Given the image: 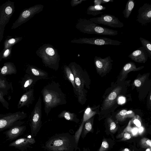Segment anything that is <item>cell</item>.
<instances>
[{
	"instance_id": "obj_17",
	"label": "cell",
	"mask_w": 151,
	"mask_h": 151,
	"mask_svg": "<svg viewBox=\"0 0 151 151\" xmlns=\"http://www.w3.org/2000/svg\"><path fill=\"white\" fill-rule=\"evenodd\" d=\"M26 73L38 81L46 79L48 77V73L46 72L33 66L28 67L26 70Z\"/></svg>"
},
{
	"instance_id": "obj_16",
	"label": "cell",
	"mask_w": 151,
	"mask_h": 151,
	"mask_svg": "<svg viewBox=\"0 0 151 151\" xmlns=\"http://www.w3.org/2000/svg\"><path fill=\"white\" fill-rule=\"evenodd\" d=\"M122 89V87L118 86L111 92L104 101L102 106L103 109H107L113 106L117 96L121 91Z\"/></svg>"
},
{
	"instance_id": "obj_3",
	"label": "cell",
	"mask_w": 151,
	"mask_h": 151,
	"mask_svg": "<svg viewBox=\"0 0 151 151\" xmlns=\"http://www.w3.org/2000/svg\"><path fill=\"white\" fill-rule=\"evenodd\" d=\"M68 66L74 75L75 83L77 89L76 97L79 103L83 105L86 100V91L84 88L87 87L88 81L86 73L81 67L75 62L70 63Z\"/></svg>"
},
{
	"instance_id": "obj_28",
	"label": "cell",
	"mask_w": 151,
	"mask_h": 151,
	"mask_svg": "<svg viewBox=\"0 0 151 151\" xmlns=\"http://www.w3.org/2000/svg\"><path fill=\"white\" fill-rule=\"evenodd\" d=\"M92 125L91 118L87 120L84 123L81 136L83 139L88 133L92 131Z\"/></svg>"
},
{
	"instance_id": "obj_38",
	"label": "cell",
	"mask_w": 151,
	"mask_h": 151,
	"mask_svg": "<svg viewBox=\"0 0 151 151\" xmlns=\"http://www.w3.org/2000/svg\"><path fill=\"white\" fill-rule=\"evenodd\" d=\"M119 103L120 104H122L125 101V98L123 97H120L119 98Z\"/></svg>"
},
{
	"instance_id": "obj_46",
	"label": "cell",
	"mask_w": 151,
	"mask_h": 151,
	"mask_svg": "<svg viewBox=\"0 0 151 151\" xmlns=\"http://www.w3.org/2000/svg\"><path fill=\"white\" fill-rule=\"evenodd\" d=\"M82 151H90L89 149L87 148H83Z\"/></svg>"
},
{
	"instance_id": "obj_25",
	"label": "cell",
	"mask_w": 151,
	"mask_h": 151,
	"mask_svg": "<svg viewBox=\"0 0 151 151\" xmlns=\"http://www.w3.org/2000/svg\"><path fill=\"white\" fill-rule=\"evenodd\" d=\"M106 9V7L101 5H91L88 7L86 13L88 14L96 16L102 13V11Z\"/></svg>"
},
{
	"instance_id": "obj_19",
	"label": "cell",
	"mask_w": 151,
	"mask_h": 151,
	"mask_svg": "<svg viewBox=\"0 0 151 151\" xmlns=\"http://www.w3.org/2000/svg\"><path fill=\"white\" fill-rule=\"evenodd\" d=\"M38 81L35 78L26 73L20 81L21 88L24 91H27L33 86Z\"/></svg>"
},
{
	"instance_id": "obj_40",
	"label": "cell",
	"mask_w": 151,
	"mask_h": 151,
	"mask_svg": "<svg viewBox=\"0 0 151 151\" xmlns=\"http://www.w3.org/2000/svg\"><path fill=\"white\" fill-rule=\"evenodd\" d=\"M94 6L96 5H101V0H95L93 1Z\"/></svg>"
},
{
	"instance_id": "obj_20",
	"label": "cell",
	"mask_w": 151,
	"mask_h": 151,
	"mask_svg": "<svg viewBox=\"0 0 151 151\" xmlns=\"http://www.w3.org/2000/svg\"><path fill=\"white\" fill-rule=\"evenodd\" d=\"M144 67V66H142L137 68L134 62L131 61L128 62L126 63L122 68L119 80L122 81L126 77L129 73L132 71H135L140 70Z\"/></svg>"
},
{
	"instance_id": "obj_14",
	"label": "cell",
	"mask_w": 151,
	"mask_h": 151,
	"mask_svg": "<svg viewBox=\"0 0 151 151\" xmlns=\"http://www.w3.org/2000/svg\"><path fill=\"white\" fill-rule=\"evenodd\" d=\"M26 129L25 125H19L13 127L4 132L6 138V140H12L16 139L22 135Z\"/></svg>"
},
{
	"instance_id": "obj_44",
	"label": "cell",
	"mask_w": 151,
	"mask_h": 151,
	"mask_svg": "<svg viewBox=\"0 0 151 151\" xmlns=\"http://www.w3.org/2000/svg\"><path fill=\"white\" fill-rule=\"evenodd\" d=\"M120 151H131L128 148H124Z\"/></svg>"
},
{
	"instance_id": "obj_39",
	"label": "cell",
	"mask_w": 151,
	"mask_h": 151,
	"mask_svg": "<svg viewBox=\"0 0 151 151\" xmlns=\"http://www.w3.org/2000/svg\"><path fill=\"white\" fill-rule=\"evenodd\" d=\"M134 123L137 127H140L141 126V123L140 121L137 119H135L134 120Z\"/></svg>"
},
{
	"instance_id": "obj_35",
	"label": "cell",
	"mask_w": 151,
	"mask_h": 151,
	"mask_svg": "<svg viewBox=\"0 0 151 151\" xmlns=\"http://www.w3.org/2000/svg\"><path fill=\"white\" fill-rule=\"evenodd\" d=\"M4 96L5 95L4 93L0 91V102L4 108L8 109H9V104L8 102L4 98Z\"/></svg>"
},
{
	"instance_id": "obj_6",
	"label": "cell",
	"mask_w": 151,
	"mask_h": 151,
	"mask_svg": "<svg viewBox=\"0 0 151 151\" xmlns=\"http://www.w3.org/2000/svg\"><path fill=\"white\" fill-rule=\"evenodd\" d=\"M27 116V114L23 111L7 113L0 118V132L14 126L22 125L24 122L21 120Z\"/></svg>"
},
{
	"instance_id": "obj_7",
	"label": "cell",
	"mask_w": 151,
	"mask_h": 151,
	"mask_svg": "<svg viewBox=\"0 0 151 151\" xmlns=\"http://www.w3.org/2000/svg\"><path fill=\"white\" fill-rule=\"evenodd\" d=\"M42 100L40 96L30 115V126L33 137L36 136L42 127Z\"/></svg>"
},
{
	"instance_id": "obj_27",
	"label": "cell",
	"mask_w": 151,
	"mask_h": 151,
	"mask_svg": "<svg viewBox=\"0 0 151 151\" xmlns=\"http://www.w3.org/2000/svg\"><path fill=\"white\" fill-rule=\"evenodd\" d=\"M135 1L134 0H129L126 4L125 8L122 12L124 17L128 19L130 15L135 6Z\"/></svg>"
},
{
	"instance_id": "obj_43",
	"label": "cell",
	"mask_w": 151,
	"mask_h": 151,
	"mask_svg": "<svg viewBox=\"0 0 151 151\" xmlns=\"http://www.w3.org/2000/svg\"><path fill=\"white\" fill-rule=\"evenodd\" d=\"M9 49H7L4 52V57H7L9 54Z\"/></svg>"
},
{
	"instance_id": "obj_42",
	"label": "cell",
	"mask_w": 151,
	"mask_h": 151,
	"mask_svg": "<svg viewBox=\"0 0 151 151\" xmlns=\"http://www.w3.org/2000/svg\"><path fill=\"white\" fill-rule=\"evenodd\" d=\"M114 0H101V4L106 3L109 2H113Z\"/></svg>"
},
{
	"instance_id": "obj_32",
	"label": "cell",
	"mask_w": 151,
	"mask_h": 151,
	"mask_svg": "<svg viewBox=\"0 0 151 151\" xmlns=\"http://www.w3.org/2000/svg\"><path fill=\"white\" fill-rule=\"evenodd\" d=\"M139 145L142 148H147L151 147V141L146 138H143L139 141Z\"/></svg>"
},
{
	"instance_id": "obj_15",
	"label": "cell",
	"mask_w": 151,
	"mask_h": 151,
	"mask_svg": "<svg viewBox=\"0 0 151 151\" xmlns=\"http://www.w3.org/2000/svg\"><path fill=\"white\" fill-rule=\"evenodd\" d=\"M34 99V89L32 88L21 96L17 104V108L20 109L25 106L28 107L32 104Z\"/></svg>"
},
{
	"instance_id": "obj_9",
	"label": "cell",
	"mask_w": 151,
	"mask_h": 151,
	"mask_svg": "<svg viewBox=\"0 0 151 151\" xmlns=\"http://www.w3.org/2000/svg\"><path fill=\"white\" fill-rule=\"evenodd\" d=\"M95 23L102 24L113 28H122L124 24L115 16L110 14H101L100 17L89 19Z\"/></svg>"
},
{
	"instance_id": "obj_2",
	"label": "cell",
	"mask_w": 151,
	"mask_h": 151,
	"mask_svg": "<svg viewBox=\"0 0 151 151\" xmlns=\"http://www.w3.org/2000/svg\"><path fill=\"white\" fill-rule=\"evenodd\" d=\"M78 145L74 135L67 132L51 137L42 147L48 151H76Z\"/></svg>"
},
{
	"instance_id": "obj_13",
	"label": "cell",
	"mask_w": 151,
	"mask_h": 151,
	"mask_svg": "<svg viewBox=\"0 0 151 151\" xmlns=\"http://www.w3.org/2000/svg\"><path fill=\"white\" fill-rule=\"evenodd\" d=\"M148 54L145 48L140 47L133 51L128 55L132 60L138 63H145L147 60Z\"/></svg>"
},
{
	"instance_id": "obj_10",
	"label": "cell",
	"mask_w": 151,
	"mask_h": 151,
	"mask_svg": "<svg viewBox=\"0 0 151 151\" xmlns=\"http://www.w3.org/2000/svg\"><path fill=\"white\" fill-rule=\"evenodd\" d=\"M113 60L110 56L104 58L95 56L94 58V64L97 72L99 74L106 73L111 68Z\"/></svg>"
},
{
	"instance_id": "obj_1",
	"label": "cell",
	"mask_w": 151,
	"mask_h": 151,
	"mask_svg": "<svg viewBox=\"0 0 151 151\" xmlns=\"http://www.w3.org/2000/svg\"><path fill=\"white\" fill-rule=\"evenodd\" d=\"M41 93L44 105V111L47 116L51 109L67 103L66 96L58 82L53 81L45 86Z\"/></svg>"
},
{
	"instance_id": "obj_36",
	"label": "cell",
	"mask_w": 151,
	"mask_h": 151,
	"mask_svg": "<svg viewBox=\"0 0 151 151\" xmlns=\"http://www.w3.org/2000/svg\"><path fill=\"white\" fill-rule=\"evenodd\" d=\"M109 145L107 142L104 140L101 144L99 151H106L109 148Z\"/></svg>"
},
{
	"instance_id": "obj_47",
	"label": "cell",
	"mask_w": 151,
	"mask_h": 151,
	"mask_svg": "<svg viewBox=\"0 0 151 151\" xmlns=\"http://www.w3.org/2000/svg\"><path fill=\"white\" fill-rule=\"evenodd\" d=\"M150 98H151V96H150ZM150 99L151 100V98H150Z\"/></svg>"
},
{
	"instance_id": "obj_41",
	"label": "cell",
	"mask_w": 151,
	"mask_h": 151,
	"mask_svg": "<svg viewBox=\"0 0 151 151\" xmlns=\"http://www.w3.org/2000/svg\"><path fill=\"white\" fill-rule=\"evenodd\" d=\"M16 42V40L14 38H12L9 39L8 42V43L10 45Z\"/></svg>"
},
{
	"instance_id": "obj_11",
	"label": "cell",
	"mask_w": 151,
	"mask_h": 151,
	"mask_svg": "<svg viewBox=\"0 0 151 151\" xmlns=\"http://www.w3.org/2000/svg\"><path fill=\"white\" fill-rule=\"evenodd\" d=\"M137 21L142 25L151 22V4L145 3L138 11Z\"/></svg>"
},
{
	"instance_id": "obj_45",
	"label": "cell",
	"mask_w": 151,
	"mask_h": 151,
	"mask_svg": "<svg viewBox=\"0 0 151 151\" xmlns=\"http://www.w3.org/2000/svg\"><path fill=\"white\" fill-rule=\"evenodd\" d=\"M7 114H0V118L3 117Z\"/></svg>"
},
{
	"instance_id": "obj_18",
	"label": "cell",
	"mask_w": 151,
	"mask_h": 151,
	"mask_svg": "<svg viewBox=\"0 0 151 151\" xmlns=\"http://www.w3.org/2000/svg\"><path fill=\"white\" fill-rule=\"evenodd\" d=\"M43 8V5L37 4L24 11L21 14L22 20L24 21L32 17L35 14L42 11Z\"/></svg>"
},
{
	"instance_id": "obj_21",
	"label": "cell",
	"mask_w": 151,
	"mask_h": 151,
	"mask_svg": "<svg viewBox=\"0 0 151 151\" xmlns=\"http://www.w3.org/2000/svg\"><path fill=\"white\" fill-rule=\"evenodd\" d=\"M12 90V83L9 82L4 76L0 75V91L5 96H7Z\"/></svg>"
},
{
	"instance_id": "obj_31",
	"label": "cell",
	"mask_w": 151,
	"mask_h": 151,
	"mask_svg": "<svg viewBox=\"0 0 151 151\" xmlns=\"http://www.w3.org/2000/svg\"><path fill=\"white\" fill-rule=\"evenodd\" d=\"M131 121H130L128 125L125 129L123 132L119 135V137L122 138L121 139V141H125L130 139L131 137V135L130 133L127 132L130 131L131 128L130 127Z\"/></svg>"
},
{
	"instance_id": "obj_23",
	"label": "cell",
	"mask_w": 151,
	"mask_h": 151,
	"mask_svg": "<svg viewBox=\"0 0 151 151\" xmlns=\"http://www.w3.org/2000/svg\"><path fill=\"white\" fill-rule=\"evenodd\" d=\"M58 117L59 118H64L67 120L74 122L76 123H78L80 121L79 119L78 118L75 113H71L65 110L62 111Z\"/></svg>"
},
{
	"instance_id": "obj_24",
	"label": "cell",
	"mask_w": 151,
	"mask_h": 151,
	"mask_svg": "<svg viewBox=\"0 0 151 151\" xmlns=\"http://www.w3.org/2000/svg\"><path fill=\"white\" fill-rule=\"evenodd\" d=\"M64 73L67 79L72 85L74 93L76 96L77 95V89L75 83L74 78L72 72L68 66L65 65L63 67Z\"/></svg>"
},
{
	"instance_id": "obj_26",
	"label": "cell",
	"mask_w": 151,
	"mask_h": 151,
	"mask_svg": "<svg viewBox=\"0 0 151 151\" xmlns=\"http://www.w3.org/2000/svg\"><path fill=\"white\" fill-rule=\"evenodd\" d=\"M134 114V113L131 110L127 111L126 109H123L118 113L115 117L117 121L122 122L127 118L133 117Z\"/></svg>"
},
{
	"instance_id": "obj_30",
	"label": "cell",
	"mask_w": 151,
	"mask_h": 151,
	"mask_svg": "<svg viewBox=\"0 0 151 151\" xmlns=\"http://www.w3.org/2000/svg\"><path fill=\"white\" fill-rule=\"evenodd\" d=\"M139 39L141 43L142 47H144L146 51L148 57H151V43L149 40L142 37H140Z\"/></svg>"
},
{
	"instance_id": "obj_29",
	"label": "cell",
	"mask_w": 151,
	"mask_h": 151,
	"mask_svg": "<svg viewBox=\"0 0 151 151\" xmlns=\"http://www.w3.org/2000/svg\"><path fill=\"white\" fill-rule=\"evenodd\" d=\"M96 114L90 107L87 108L84 111L81 123L84 124L88 120L91 118Z\"/></svg>"
},
{
	"instance_id": "obj_4",
	"label": "cell",
	"mask_w": 151,
	"mask_h": 151,
	"mask_svg": "<svg viewBox=\"0 0 151 151\" xmlns=\"http://www.w3.org/2000/svg\"><path fill=\"white\" fill-rule=\"evenodd\" d=\"M44 65L55 71L59 67L60 58L56 50L52 45L45 44L38 48L36 52Z\"/></svg>"
},
{
	"instance_id": "obj_12",
	"label": "cell",
	"mask_w": 151,
	"mask_h": 151,
	"mask_svg": "<svg viewBox=\"0 0 151 151\" xmlns=\"http://www.w3.org/2000/svg\"><path fill=\"white\" fill-rule=\"evenodd\" d=\"M35 142L34 137H23L18 139L10 143L9 146L14 147L21 151H26L31 145Z\"/></svg>"
},
{
	"instance_id": "obj_8",
	"label": "cell",
	"mask_w": 151,
	"mask_h": 151,
	"mask_svg": "<svg viewBox=\"0 0 151 151\" xmlns=\"http://www.w3.org/2000/svg\"><path fill=\"white\" fill-rule=\"evenodd\" d=\"M72 43L86 44L97 45H119L122 42L107 37L82 38L71 40Z\"/></svg>"
},
{
	"instance_id": "obj_33",
	"label": "cell",
	"mask_w": 151,
	"mask_h": 151,
	"mask_svg": "<svg viewBox=\"0 0 151 151\" xmlns=\"http://www.w3.org/2000/svg\"><path fill=\"white\" fill-rule=\"evenodd\" d=\"M107 122L109 127L110 132L112 133H115L117 129V127L116 124L111 118L107 119Z\"/></svg>"
},
{
	"instance_id": "obj_22",
	"label": "cell",
	"mask_w": 151,
	"mask_h": 151,
	"mask_svg": "<svg viewBox=\"0 0 151 151\" xmlns=\"http://www.w3.org/2000/svg\"><path fill=\"white\" fill-rule=\"evenodd\" d=\"M17 70L14 66L11 63H5L0 68V75L5 76L8 75L16 74Z\"/></svg>"
},
{
	"instance_id": "obj_5",
	"label": "cell",
	"mask_w": 151,
	"mask_h": 151,
	"mask_svg": "<svg viewBox=\"0 0 151 151\" xmlns=\"http://www.w3.org/2000/svg\"><path fill=\"white\" fill-rule=\"evenodd\" d=\"M76 27L81 32L87 34L109 36H115L118 34L117 30L101 26L86 19H80Z\"/></svg>"
},
{
	"instance_id": "obj_34",
	"label": "cell",
	"mask_w": 151,
	"mask_h": 151,
	"mask_svg": "<svg viewBox=\"0 0 151 151\" xmlns=\"http://www.w3.org/2000/svg\"><path fill=\"white\" fill-rule=\"evenodd\" d=\"M146 77V75H143L141 77L135 80L134 81V83L135 86L137 87L140 86L145 81Z\"/></svg>"
},
{
	"instance_id": "obj_37",
	"label": "cell",
	"mask_w": 151,
	"mask_h": 151,
	"mask_svg": "<svg viewBox=\"0 0 151 151\" xmlns=\"http://www.w3.org/2000/svg\"><path fill=\"white\" fill-rule=\"evenodd\" d=\"M12 11V8L9 6H7L5 9V12L8 15L11 14Z\"/></svg>"
}]
</instances>
